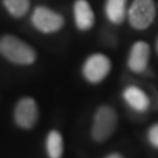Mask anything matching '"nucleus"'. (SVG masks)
Here are the masks:
<instances>
[{"label": "nucleus", "instance_id": "nucleus-1", "mask_svg": "<svg viewBox=\"0 0 158 158\" xmlns=\"http://www.w3.org/2000/svg\"><path fill=\"white\" fill-rule=\"evenodd\" d=\"M0 54L15 64H32L36 53L32 46L14 35H5L0 39Z\"/></svg>", "mask_w": 158, "mask_h": 158}, {"label": "nucleus", "instance_id": "nucleus-2", "mask_svg": "<svg viewBox=\"0 0 158 158\" xmlns=\"http://www.w3.org/2000/svg\"><path fill=\"white\" fill-rule=\"evenodd\" d=\"M117 127V114L110 106H102L96 110L91 127V137L95 142H106Z\"/></svg>", "mask_w": 158, "mask_h": 158}, {"label": "nucleus", "instance_id": "nucleus-3", "mask_svg": "<svg viewBox=\"0 0 158 158\" xmlns=\"http://www.w3.org/2000/svg\"><path fill=\"white\" fill-rule=\"evenodd\" d=\"M156 17L153 0H134L128 11V19L131 27L144 31L150 27Z\"/></svg>", "mask_w": 158, "mask_h": 158}, {"label": "nucleus", "instance_id": "nucleus-4", "mask_svg": "<svg viewBox=\"0 0 158 158\" xmlns=\"http://www.w3.org/2000/svg\"><path fill=\"white\" fill-rule=\"evenodd\" d=\"M32 23L34 27L42 33H55L63 27L64 20L61 14L51 8L39 6L32 14Z\"/></svg>", "mask_w": 158, "mask_h": 158}, {"label": "nucleus", "instance_id": "nucleus-5", "mask_svg": "<svg viewBox=\"0 0 158 158\" xmlns=\"http://www.w3.org/2000/svg\"><path fill=\"white\" fill-rule=\"evenodd\" d=\"M111 69V62L103 54H93L83 64V76L93 85L100 83L108 76Z\"/></svg>", "mask_w": 158, "mask_h": 158}, {"label": "nucleus", "instance_id": "nucleus-6", "mask_svg": "<svg viewBox=\"0 0 158 158\" xmlns=\"http://www.w3.org/2000/svg\"><path fill=\"white\" fill-rule=\"evenodd\" d=\"M39 119V109L36 102L31 97H23L14 109V121L23 129H32Z\"/></svg>", "mask_w": 158, "mask_h": 158}, {"label": "nucleus", "instance_id": "nucleus-7", "mask_svg": "<svg viewBox=\"0 0 158 158\" xmlns=\"http://www.w3.org/2000/svg\"><path fill=\"white\" fill-rule=\"evenodd\" d=\"M150 60V46L145 41L135 42L129 53L128 67L132 73L142 74L148 69Z\"/></svg>", "mask_w": 158, "mask_h": 158}, {"label": "nucleus", "instance_id": "nucleus-8", "mask_svg": "<svg viewBox=\"0 0 158 158\" xmlns=\"http://www.w3.org/2000/svg\"><path fill=\"white\" fill-rule=\"evenodd\" d=\"M122 96L125 103L137 113H145L151 106L150 97L137 85H128L122 93Z\"/></svg>", "mask_w": 158, "mask_h": 158}, {"label": "nucleus", "instance_id": "nucleus-9", "mask_svg": "<svg viewBox=\"0 0 158 158\" xmlns=\"http://www.w3.org/2000/svg\"><path fill=\"white\" fill-rule=\"evenodd\" d=\"M74 18L76 27L81 31H88L94 26L95 17L87 0H77L74 5Z\"/></svg>", "mask_w": 158, "mask_h": 158}, {"label": "nucleus", "instance_id": "nucleus-10", "mask_svg": "<svg viewBox=\"0 0 158 158\" xmlns=\"http://www.w3.org/2000/svg\"><path fill=\"white\" fill-rule=\"evenodd\" d=\"M106 14L110 23H122L127 15V0H107Z\"/></svg>", "mask_w": 158, "mask_h": 158}, {"label": "nucleus", "instance_id": "nucleus-11", "mask_svg": "<svg viewBox=\"0 0 158 158\" xmlns=\"http://www.w3.org/2000/svg\"><path fill=\"white\" fill-rule=\"evenodd\" d=\"M46 150L49 158H61L63 153V139L61 134L56 130H52L47 135Z\"/></svg>", "mask_w": 158, "mask_h": 158}, {"label": "nucleus", "instance_id": "nucleus-12", "mask_svg": "<svg viewBox=\"0 0 158 158\" xmlns=\"http://www.w3.org/2000/svg\"><path fill=\"white\" fill-rule=\"evenodd\" d=\"M4 5L8 13L15 18L23 17L29 10V0H4Z\"/></svg>", "mask_w": 158, "mask_h": 158}, {"label": "nucleus", "instance_id": "nucleus-13", "mask_svg": "<svg viewBox=\"0 0 158 158\" xmlns=\"http://www.w3.org/2000/svg\"><path fill=\"white\" fill-rule=\"evenodd\" d=\"M148 142L152 148L158 150V123L151 125L148 130Z\"/></svg>", "mask_w": 158, "mask_h": 158}, {"label": "nucleus", "instance_id": "nucleus-14", "mask_svg": "<svg viewBox=\"0 0 158 158\" xmlns=\"http://www.w3.org/2000/svg\"><path fill=\"white\" fill-rule=\"evenodd\" d=\"M104 158H124L122 155H119V153H110V155H108L107 157H104Z\"/></svg>", "mask_w": 158, "mask_h": 158}, {"label": "nucleus", "instance_id": "nucleus-15", "mask_svg": "<svg viewBox=\"0 0 158 158\" xmlns=\"http://www.w3.org/2000/svg\"><path fill=\"white\" fill-rule=\"evenodd\" d=\"M157 52H158V40H157Z\"/></svg>", "mask_w": 158, "mask_h": 158}]
</instances>
